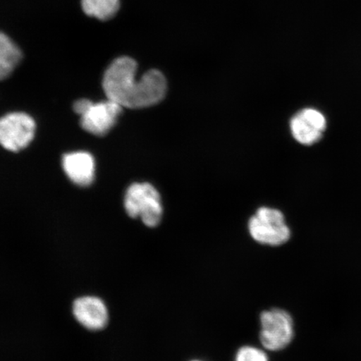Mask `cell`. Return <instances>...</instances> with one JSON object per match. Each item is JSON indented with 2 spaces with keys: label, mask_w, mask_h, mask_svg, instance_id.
<instances>
[{
  "label": "cell",
  "mask_w": 361,
  "mask_h": 361,
  "mask_svg": "<svg viewBox=\"0 0 361 361\" xmlns=\"http://www.w3.org/2000/svg\"><path fill=\"white\" fill-rule=\"evenodd\" d=\"M248 229L255 241L270 246H279L288 241L291 233L281 211L260 207L248 223Z\"/></svg>",
  "instance_id": "obj_3"
},
{
  "label": "cell",
  "mask_w": 361,
  "mask_h": 361,
  "mask_svg": "<svg viewBox=\"0 0 361 361\" xmlns=\"http://www.w3.org/2000/svg\"><path fill=\"white\" fill-rule=\"evenodd\" d=\"M326 126V116L314 108L301 110L290 121L293 138L305 146H311L319 142L323 137Z\"/></svg>",
  "instance_id": "obj_7"
},
{
  "label": "cell",
  "mask_w": 361,
  "mask_h": 361,
  "mask_svg": "<svg viewBox=\"0 0 361 361\" xmlns=\"http://www.w3.org/2000/svg\"><path fill=\"white\" fill-rule=\"evenodd\" d=\"M73 314L76 320L90 331H100L108 323V310L105 303L97 297H81L75 301Z\"/></svg>",
  "instance_id": "obj_8"
},
{
  "label": "cell",
  "mask_w": 361,
  "mask_h": 361,
  "mask_svg": "<svg viewBox=\"0 0 361 361\" xmlns=\"http://www.w3.org/2000/svg\"><path fill=\"white\" fill-rule=\"evenodd\" d=\"M124 206L130 218H141L149 228L157 227L160 224L162 216L161 197L150 183L130 185L126 193Z\"/></svg>",
  "instance_id": "obj_2"
},
{
  "label": "cell",
  "mask_w": 361,
  "mask_h": 361,
  "mask_svg": "<svg viewBox=\"0 0 361 361\" xmlns=\"http://www.w3.org/2000/svg\"><path fill=\"white\" fill-rule=\"evenodd\" d=\"M120 6V0H81L85 15L102 21L112 19L118 12Z\"/></svg>",
  "instance_id": "obj_11"
},
{
  "label": "cell",
  "mask_w": 361,
  "mask_h": 361,
  "mask_svg": "<svg viewBox=\"0 0 361 361\" xmlns=\"http://www.w3.org/2000/svg\"><path fill=\"white\" fill-rule=\"evenodd\" d=\"M92 102L87 100V99H81L74 103L73 109L76 114L80 116L82 115L83 113L87 111V108L92 104Z\"/></svg>",
  "instance_id": "obj_13"
},
{
  "label": "cell",
  "mask_w": 361,
  "mask_h": 361,
  "mask_svg": "<svg viewBox=\"0 0 361 361\" xmlns=\"http://www.w3.org/2000/svg\"><path fill=\"white\" fill-rule=\"evenodd\" d=\"M260 319V341L265 349L279 351L290 344L295 329L290 314L281 309H273L262 313Z\"/></svg>",
  "instance_id": "obj_4"
},
{
  "label": "cell",
  "mask_w": 361,
  "mask_h": 361,
  "mask_svg": "<svg viewBox=\"0 0 361 361\" xmlns=\"http://www.w3.org/2000/svg\"><path fill=\"white\" fill-rule=\"evenodd\" d=\"M62 166L67 177L78 186L87 188L93 183L94 161L90 153H67L62 157Z\"/></svg>",
  "instance_id": "obj_9"
},
{
  "label": "cell",
  "mask_w": 361,
  "mask_h": 361,
  "mask_svg": "<svg viewBox=\"0 0 361 361\" xmlns=\"http://www.w3.org/2000/svg\"><path fill=\"white\" fill-rule=\"evenodd\" d=\"M35 123L23 112L10 113L0 118V145L11 152H19L32 141Z\"/></svg>",
  "instance_id": "obj_5"
},
{
  "label": "cell",
  "mask_w": 361,
  "mask_h": 361,
  "mask_svg": "<svg viewBox=\"0 0 361 361\" xmlns=\"http://www.w3.org/2000/svg\"><path fill=\"white\" fill-rule=\"evenodd\" d=\"M137 63L134 59H116L103 76L102 87L108 100L130 109L150 107L164 100L168 90L164 74L150 70L137 81Z\"/></svg>",
  "instance_id": "obj_1"
},
{
  "label": "cell",
  "mask_w": 361,
  "mask_h": 361,
  "mask_svg": "<svg viewBox=\"0 0 361 361\" xmlns=\"http://www.w3.org/2000/svg\"><path fill=\"white\" fill-rule=\"evenodd\" d=\"M236 361H269L264 351L255 347L245 346L238 351Z\"/></svg>",
  "instance_id": "obj_12"
},
{
  "label": "cell",
  "mask_w": 361,
  "mask_h": 361,
  "mask_svg": "<svg viewBox=\"0 0 361 361\" xmlns=\"http://www.w3.org/2000/svg\"><path fill=\"white\" fill-rule=\"evenodd\" d=\"M22 60V52L6 34L0 32V80H6Z\"/></svg>",
  "instance_id": "obj_10"
},
{
  "label": "cell",
  "mask_w": 361,
  "mask_h": 361,
  "mask_svg": "<svg viewBox=\"0 0 361 361\" xmlns=\"http://www.w3.org/2000/svg\"><path fill=\"white\" fill-rule=\"evenodd\" d=\"M123 108L110 100L92 102L87 111L80 116L81 128L90 134L104 137L114 128Z\"/></svg>",
  "instance_id": "obj_6"
}]
</instances>
